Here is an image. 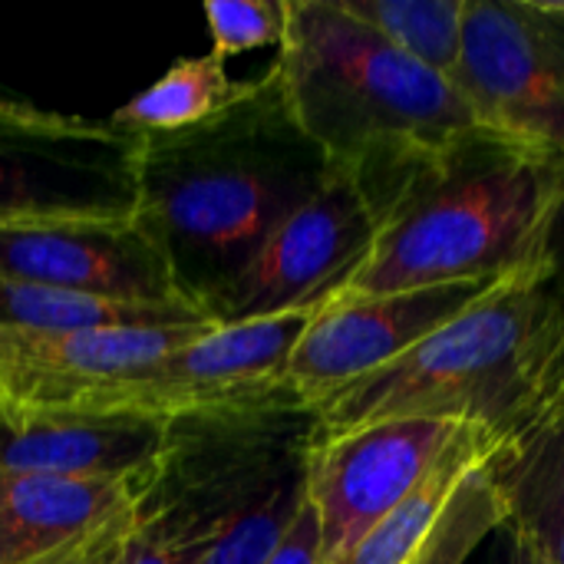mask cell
Listing matches in <instances>:
<instances>
[{"instance_id":"cell-14","label":"cell","mask_w":564,"mask_h":564,"mask_svg":"<svg viewBox=\"0 0 564 564\" xmlns=\"http://www.w3.org/2000/svg\"><path fill=\"white\" fill-rule=\"evenodd\" d=\"M169 420L83 410H0V473L139 482L162 453Z\"/></svg>"},{"instance_id":"cell-24","label":"cell","mask_w":564,"mask_h":564,"mask_svg":"<svg viewBox=\"0 0 564 564\" xmlns=\"http://www.w3.org/2000/svg\"><path fill=\"white\" fill-rule=\"evenodd\" d=\"M116 564H178L159 542H152L149 535H142V532H129L126 535V542H122V549H119V558Z\"/></svg>"},{"instance_id":"cell-4","label":"cell","mask_w":564,"mask_h":564,"mask_svg":"<svg viewBox=\"0 0 564 564\" xmlns=\"http://www.w3.org/2000/svg\"><path fill=\"white\" fill-rule=\"evenodd\" d=\"M314 446L317 416L291 393L172 416L132 529L178 564H264L307 502Z\"/></svg>"},{"instance_id":"cell-3","label":"cell","mask_w":564,"mask_h":564,"mask_svg":"<svg viewBox=\"0 0 564 564\" xmlns=\"http://www.w3.org/2000/svg\"><path fill=\"white\" fill-rule=\"evenodd\" d=\"M564 400V304L552 258L502 278L466 314L324 400L317 443L383 420H449L512 443Z\"/></svg>"},{"instance_id":"cell-11","label":"cell","mask_w":564,"mask_h":564,"mask_svg":"<svg viewBox=\"0 0 564 564\" xmlns=\"http://www.w3.org/2000/svg\"><path fill=\"white\" fill-rule=\"evenodd\" d=\"M463 423L383 420L317 443L307 463V499L321 519L327 564L347 555L440 463Z\"/></svg>"},{"instance_id":"cell-13","label":"cell","mask_w":564,"mask_h":564,"mask_svg":"<svg viewBox=\"0 0 564 564\" xmlns=\"http://www.w3.org/2000/svg\"><path fill=\"white\" fill-rule=\"evenodd\" d=\"M215 324L122 330L0 327V410H76Z\"/></svg>"},{"instance_id":"cell-5","label":"cell","mask_w":564,"mask_h":564,"mask_svg":"<svg viewBox=\"0 0 564 564\" xmlns=\"http://www.w3.org/2000/svg\"><path fill=\"white\" fill-rule=\"evenodd\" d=\"M274 73L304 135L357 178L370 208L413 165L486 129L449 79L337 0H288Z\"/></svg>"},{"instance_id":"cell-7","label":"cell","mask_w":564,"mask_h":564,"mask_svg":"<svg viewBox=\"0 0 564 564\" xmlns=\"http://www.w3.org/2000/svg\"><path fill=\"white\" fill-rule=\"evenodd\" d=\"M453 86L486 129L564 155V3L466 0Z\"/></svg>"},{"instance_id":"cell-25","label":"cell","mask_w":564,"mask_h":564,"mask_svg":"<svg viewBox=\"0 0 564 564\" xmlns=\"http://www.w3.org/2000/svg\"><path fill=\"white\" fill-rule=\"evenodd\" d=\"M489 542V539H486ZM486 542H482V549H479V564H525L522 562V552H519V542H516V535H512V529L509 525H502L496 535H492V552H486Z\"/></svg>"},{"instance_id":"cell-10","label":"cell","mask_w":564,"mask_h":564,"mask_svg":"<svg viewBox=\"0 0 564 564\" xmlns=\"http://www.w3.org/2000/svg\"><path fill=\"white\" fill-rule=\"evenodd\" d=\"M502 278L459 281L370 297L330 294L304 327L288 360L284 383L304 406L317 410L334 393L387 367L433 330L466 314Z\"/></svg>"},{"instance_id":"cell-17","label":"cell","mask_w":564,"mask_h":564,"mask_svg":"<svg viewBox=\"0 0 564 564\" xmlns=\"http://www.w3.org/2000/svg\"><path fill=\"white\" fill-rule=\"evenodd\" d=\"M496 440L476 426H463L456 440L446 446L430 476L383 519L377 522L347 555L330 564H410L426 545L433 525L446 512L449 499L463 486V479L496 453Z\"/></svg>"},{"instance_id":"cell-1","label":"cell","mask_w":564,"mask_h":564,"mask_svg":"<svg viewBox=\"0 0 564 564\" xmlns=\"http://www.w3.org/2000/svg\"><path fill=\"white\" fill-rule=\"evenodd\" d=\"M330 175L304 135L274 66L218 116L142 135L135 218L155 238L178 294L208 321L268 235Z\"/></svg>"},{"instance_id":"cell-8","label":"cell","mask_w":564,"mask_h":564,"mask_svg":"<svg viewBox=\"0 0 564 564\" xmlns=\"http://www.w3.org/2000/svg\"><path fill=\"white\" fill-rule=\"evenodd\" d=\"M324 301L274 317L215 324L202 337L159 357L145 370L106 390H96L76 410L172 420L215 406L284 397L291 393L284 383L288 360Z\"/></svg>"},{"instance_id":"cell-27","label":"cell","mask_w":564,"mask_h":564,"mask_svg":"<svg viewBox=\"0 0 564 564\" xmlns=\"http://www.w3.org/2000/svg\"><path fill=\"white\" fill-rule=\"evenodd\" d=\"M10 96H13V93H7V89L0 86V99H10Z\"/></svg>"},{"instance_id":"cell-26","label":"cell","mask_w":564,"mask_h":564,"mask_svg":"<svg viewBox=\"0 0 564 564\" xmlns=\"http://www.w3.org/2000/svg\"><path fill=\"white\" fill-rule=\"evenodd\" d=\"M549 258H552V284L564 304V208L552 228V238H549Z\"/></svg>"},{"instance_id":"cell-9","label":"cell","mask_w":564,"mask_h":564,"mask_svg":"<svg viewBox=\"0 0 564 564\" xmlns=\"http://www.w3.org/2000/svg\"><path fill=\"white\" fill-rule=\"evenodd\" d=\"M377 215L357 178L337 165L258 248L215 307V324L288 314L330 297L367 258Z\"/></svg>"},{"instance_id":"cell-16","label":"cell","mask_w":564,"mask_h":564,"mask_svg":"<svg viewBox=\"0 0 564 564\" xmlns=\"http://www.w3.org/2000/svg\"><path fill=\"white\" fill-rule=\"evenodd\" d=\"M525 564H564V400L489 456Z\"/></svg>"},{"instance_id":"cell-19","label":"cell","mask_w":564,"mask_h":564,"mask_svg":"<svg viewBox=\"0 0 564 564\" xmlns=\"http://www.w3.org/2000/svg\"><path fill=\"white\" fill-rule=\"evenodd\" d=\"M248 83H235L225 63L212 53L178 59L159 83L132 96L109 119L135 135L192 129L228 109Z\"/></svg>"},{"instance_id":"cell-23","label":"cell","mask_w":564,"mask_h":564,"mask_svg":"<svg viewBox=\"0 0 564 564\" xmlns=\"http://www.w3.org/2000/svg\"><path fill=\"white\" fill-rule=\"evenodd\" d=\"M264 564H327L321 542V519L311 499L301 506L297 519L291 522V529L284 532V539L278 542V549Z\"/></svg>"},{"instance_id":"cell-6","label":"cell","mask_w":564,"mask_h":564,"mask_svg":"<svg viewBox=\"0 0 564 564\" xmlns=\"http://www.w3.org/2000/svg\"><path fill=\"white\" fill-rule=\"evenodd\" d=\"M142 135L112 119L0 99V225L132 218Z\"/></svg>"},{"instance_id":"cell-2","label":"cell","mask_w":564,"mask_h":564,"mask_svg":"<svg viewBox=\"0 0 564 564\" xmlns=\"http://www.w3.org/2000/svg\"><path fill=\"white\" fill-rule=\"evenodd\" d=\"M562 208L564 155L479 129L377 198L373 245L334 294L370 297L532 268L549 258Z\"/></svg>"},{"instance_id":"cell-21","label":"cell","mask_w":564,"mask_h":564,"mask_svg":"<svg viewBox=\"0 0 564 564\" xmlns=\"http://www.w3.org/2000/svg\"><path fill=\"white\" fill-rule=\"evenodd\" d=\"M506 522V499L486 459L463 479L446 512L433 525L426 545L410 564H469V558L482 549V542L492 539Z\"/></svg>"},{"instance_id":"cell-20","label":"cell","mask_w":564,"mask_h":564,"mask_svg":"<svg viewBox=\"0 0 564 564\" xmlns=\"http://www.w3.org/2000/svg\"><path fill=\"white\" fill-rule=\"evenodd\" d=\"M420 66L456 83L463 63L466 0H337Z\"/></svg>"},{"instance_id":"cell-15","label":"cell","mask_w":564,"mask_h":564,"mask_svg":"<svg viewBox=\"0 0 564 564\" xmlns=\"http://www.w3.org/2000/svg\"><path fill=\"white\" fill-rule=\"evenodd\" d=\"M135 506L132 482L0 473V564H33Z\"/></svg>"},{"instance_id":"cell-18","label":"cell","mask_w":564,"mask_h":564,"mask_svg":"<svg viewBox=\"0 0 564 564\" xmlns=\"http://www.w3.org/2000/svg\"><path fill=\"white\" fill-rule=\"evenodd\" d=\"M215 324L192 304L165 301H122L63 288H43L0 278V327L30 330H135V327H178Z\"/></svg>"},{"instance_id":"cell-22","label":"cell","mask_w":564,"mask_h":564,"mask_svg":"<svg viewBox=\"0 0 564 564\" xmlns=\"http://www.w3.org/2000/svg\"><path fill=\"white\" fill-rule=\"evenodd\" d=\"M212 56L221 63L258 46H281L288 26V0H208L205 3Z\"/></svg>"},{"instance_id":"cell-12","label":"cell","mask_w":564,"mask_h":564,"mask_svg":"<svg viewBox=\"0 0 564 564\" xmlns=\"http://www.w3.org/2000/svg\"><path fill=\"white\" fill-rule=\"evenodd\" d=\"M0 278L122 301L188 304L162 248L135 215L0 225Z\"/></svg>"}]
</instances>
